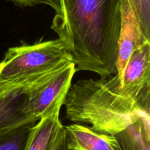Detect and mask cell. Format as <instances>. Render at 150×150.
Segmentation results:
<instances>
[{
	"label": "cell",
	"instance_id": "cell-1",
	"mask_svg": "<svg viewBox=\"0 0 150 150\" xmlns=\"http://www.w3.org/2000/svg\"><path fill=\"white\" fill-rule=\"evenodd\" d=\"M64 105L67 120L111 136L150 118V42L133 53L122 76L116 73L71 84Z\"/></svg>",
	"mask_w": 150,
	"mask_h": 150
},
{
	"label": "cell",
	"instance_id": "cell-2",
	"mask_svg": "<svg viewBox=\"0 0 150 150\" xmlns=\"http://www.w3.org/2000/svg\"><path fill=\"white\" fill-rule=\"evenodd\" d=\"M122 0H59L51 29L76 71L105 78L117 73Z\"/></svg>",
	"mask_w": 150,
	"mask_h": 150
},
{
	"label": "cell",
	"instance_id": "cell-3",
	"mask_svg": "<svg viewBox=\"0 0 150 150\" xmlns=\"http://www.w3.org/2000/svg\"><path fill=\"white\" fill-rule=\"evenodd\" d=\"M71 62L58 38L10 48L0 62V98L26 92Z\"/></svg>",
	"mask_w": 150,
	"mask_h": 150
},
{
	"label": "cell",
	"instance_id": "cell-4",
	"mask_svg": "<svg viewBox=\"0 0 150 150\" xmlns=\"http://www.w3.org/2000/svg\"><path fill=\"white\" fill-rule=\"evenodd\" d=\"M76 72V66L71 62L24 92L28 111L32 117L39 120L55 110L61 109Z\"/></svg>",
	"mask_w": 150,
	"mask_h": 150
},
{
	"label": "cell",
	"instance_id": "cell-5",
	"mask_svg": "<svg viewBox=\"0 0 150 150\" xmlns=\"http://www.w3.org/2000/svg\"><path fill=\"white\" fill-rule=\"evenodd\" d=\"M150 42L142 33L129 0H122V23L118 40L117 73L122 76L130 57L137 48Z\"/></svg>",
	"mask_w": 150,
	"mask_h": 150
},
{
	"label": "cell",
	"instance_id": "cell-6",
	"mask_svg": "<svg viewBox=\"0 0 150 150\" xmlns=\"http://www.w3.org/2000/svg\"><path fill=\"white\" fill-rule=\"evenodd\" d=\"M38 121L28 111L25 92L0 98V136Z\"/></svg>",
	"mask_w": 150,
	"mask_h": 150
},
{
	"label": "cell",
	"instance_id": "cell-7",
	"mask_svg": "<svg viewBox=\"0 0 150 150\" xmlns=\"http://www.w3.org/2000/svg\"><path fill=\"white\" fill-rule=\"evenodd\" d=\"M64 128L69 150H120L114 136L98 133L77 123Z\"/></svg>",
	"mask_w": 150,
	"mask_h": 150
},
{
	"label": "cell",
	"instance_id": "cell-8",
	"mask_svg": "<svg viewBox=\"0 0 150 150\" xmlns=\"http://www.w3.org/2000/svg\"><path fill=\"white\" fill-rule=\"evenodd\" d=\"M60 109L42 117L32 127L24 150H47L59 130L63 127L59 120Z\"/></svg>",
	"mask_w": 150,
	"mask_h": 150
},
{
	"label": "cell",
	"instance_id": "cell-9",
	"mask_svg": "<svg viewBox=\"0 0 150 150\" xmlns=\"http://www.w3.org/2000/svg\"><path fill=\"white\" fill-rule=\"evenodd\" d=\"M120 150H150V118H141L114 135Z\"/></svg>",
	"mask_w": 150,
	"mask_h": 150
},
{
	"label": "cell",
	"instance_id": "cell-10",
	"mask_svg": "<svg viewBox=\"0 0 150 150\" xmlns=\"http://www.w3.org/2000/svg\"><path fill=\"white\" fill-rule=\"evenodd\" d=\"M35 124L26 125L12 133L0 136V150H24L30 130Z\"/></svg>",
	"mask_w": 150,
	"mask_h": 150
},
{
	"label": "cell",
	"instance_id": "cell-11",
	"mask_svg": "<svg viewBox=\"0 0 150 150\" xmlns=\"http://www.w3.org/2000/svg\"><path fill=\"white\" fill-rule=\"evenodd\" d=\"M144 36L150 41V0H129Z\"/></svg>",
	"mask_w": 150,
	"mask_h": 150
},
{
	"label": "cell",
	"instance_id": "cell-12",
	"mask_svg": "<svg viewBox=\"0 0 150 150\" xmlns=\"http://www.w3.org/2000/svg\"><path fill=\"white\" fill-rule=\"evenodd\" d=\"M47 150H69L64 126L59 130Z\"/></svg>",
	"mask_w": 150,
	"mask_h": 150
},
{
	"label": "cell",
	"instance_id": "cell-13",
	"mask_svg": "<svg viewBox=\"0 0 150 150\" xmlns=\"http://www.w3.org/2000/svg\"><path fill=\"white\" fill-rule=\"evenodd\" d=\"M7 1L20 7H35L41 4H45L50 7L51 6L50 0H7Z\"/></svg>",
	"mask_w": 150,
	"mask_h": 150
},
{
	"label": "cell",
	"instance_id": "cell-14",
	"mask_svg": "<svg viewBox=\"0 0 150 150\" xmlns=\"http://www.w3.org/2000/svg\"><path fill=\"white\" fill-rule=\"evenodd\" d=\"M51 1V7H52L53 9L54 10V11H57L58 10L59 7V0H50Z\"/></svg>",
	"mask_w": 150,
	"mask_h": 150
}]
</instances>
